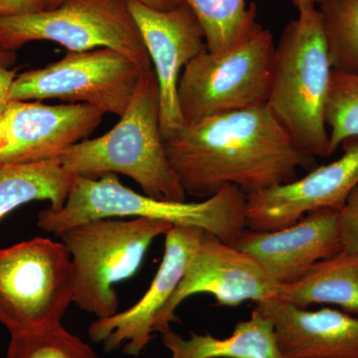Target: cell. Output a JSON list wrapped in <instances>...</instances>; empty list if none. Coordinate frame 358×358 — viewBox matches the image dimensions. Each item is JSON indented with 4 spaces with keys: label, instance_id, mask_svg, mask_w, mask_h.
I'll use <instances>...</instances> for the list:
<instances>
[{
    "label": "cell",
    "instance_id": "4fadbf2b",
    "mask_svg": "<svg viewBox=\"0 0 358 358\" xmlns=\"http://www.w3.org/2000/svg\"><path fill=\"white\" fill-rule=\"evenodd\" d=\"M345 154L291 182L250 193L246 201V228L281 229L298 222L310 212L339 210L358 185V141H345Z\"/></svg>",
    "mask_w": 358,
    "mask_h": 358
},
{
    "label": "cell",
    "instance_id": "d6986e66",
    "mask_svg": "<svg viewBox=\"0 0 358 358\" xmlns=\"http://www.w3.org/2000/svg\"><path fill=\"white\" fill-rule=\"evenodd\" d=\"M74 178L59 157L32 164H0V220L32 201L48 200L49 209L60 210Z\"/></svg>",
    "mask_w": 358,
    "mask_h": 358
},
{
    "label": "cell",
    "instance_id": "8992f818",
    "mask_svg": "<svg viewBox=\"0 0 358 358\" xmlns=\"http://www.w3.org/2000/svg\"><path fill=\"white\" fill-rule=\"evenodd\" d=\"M275 57L272 33L260 24L224 53L201 52L179 78V108L185 124L267 105Z\"/></svg>",
    "mask_w": 358,
    "mask_h": 358
},
{
    "label": "cell",
    "instance_id": "52a82bcc",
    "mask_svg": "<svg viewBox=\"0 0 358 358\" xmlns=\"http://www.w3.org/2000/svg\"><path fill=\"white\" fill-rule=\"evenodd\" d=\"M33 41H51L69 52H121L143 72L152 70L128 0H65L55 8L0 18V49L16 52Z\"/></svg>",
    "mask_w": 358,
    "mask_h": 358
},
{
    "label": "cell",
    "instance_id": "7c38bea8",
    "mask_svg": "<svg viewBox=\"0 0 358 358\" xmlns=\"http://www.w3.org/2000/svg\"><path fill=\"white\" fill-rule=\"evenodd\" d=\"M128 4L159 82L160 133L164 141L185 126L179 108V78L187 63L206 50L203 29L185 1L169 10L136 0H128Z\"/></svg>",
    "mask_w": 358,
    "mask_h": 358
},
{
    "label": "cell",
    "instance_id": "cb8c5ba5",
    "mask_svg": "<svg viewBox=\"0 0 358 358\" xmlns=\"http://www.w3.org/2000/svg\"><path fill=\"white\" fill-rule=\"evenodd\" d=\"M338 222L343 250L358 255V185L338 211Z\"/></svg>",
    "mask_w": 358,
    "mask_h": 358
},
{
    "label": "cell",
    "instance_id": "ba28073f",
    "mask_svg": "<svg viewBox=\"0 0 358 358\" xmlns=\"http://www.w3.org/2000/svg\"><path fill=\"white\" fill-rule=\"evenodd\" d=\"M73 298L62 242L34 238L0 249V322L10 334L62 324Z\"/></svg>",
    "mask_w": 358,
    "mask_h": 358
},
{
    "label": "cell",
    "instance_id": "277c9868",
    "mask_svg": "<svg viewBox=\"0 0 358 358\" xmlns=\"http://www.w3.org/2000/svg\"><path fill=\"white\" fill-rule=\"evenodd\" d=\"M331 67L319 9L299 11L275 46L267 106L303 154L329 157L326 103Z\"/></svg>",
    "mask_w": 358,
    "mask_h": 358
},
{
    "label": "cell",
    "instance_id": "5b68a950",
    "mask_svg": "<svg viewBox=\"0 0 358 358\" xmlns=\"http://www.w3.org/2000/svg\"><path fill=\"white\" fill-rule=\"evenodd\" d=\"M173 225L148 218L98 219L61 233L72 268L73 303L106 319L119 313L114 287L140 270L150 245Z\"/></svg>",
    "mask_w": 358,
    "mask_h": 358
},
{
    "label": "cell",
    "instance_id": "603a6c76",
    "mask_svg": "<svg viewBox=\"0 0 358 358\" xmlns=\"http://www.w3.org/2000/svg\"><path fill=\"white\" fill-rule=\"evenodd\" d=\"M6 358H99L62 324L11 334Z\"/></svg>",
    "mask_w": 358,
    "mask_h": 358
},
{
    "label": "cell",
    "instance_id": "f546056e",
    "mask_svg": "<svg viewBox=\"0 0 358 358\" xmlns=\"http://www.w3.org/2000/svg\"><path fill=\"white\" fill-rule=\"evenodd\" d=\"M310 1H312V3L315 4V6H317V4H319L322 0H310Z\"/></svg>",
    "mask_w": 358,
    "mask_h": 358
},
{
    "label": "cell",
    "instance_id": "f1b7e54d",
    "mask_svg": "<svg viewBox=\"0 0 358 358\" xmlns=\"http://www.w3.org/2000/svg\"><path fill=\"white\" fill-rule=\"evenodd\" d=\"M292 2L298 8L299 11L305 10V9L315 6L310 0H292Z\"/></svg>",
    "mask_w": 358,
    "mask_h": 358
},
{
    "label": "cell",
    "instance_id": "2e32d148",
    "mask_svg": "<svg viewBox=\"0 0 358 358\" xmlns=\"http://www.w3.org/2000/svg\"><path fill=\"white\" fill-rule=\"evenodd\" d=\"M274 322L284 358H358V317L307 310L277 298L256 303Z\"/></svg>",
    "mask_w": 358,
    "mask_h": 358
},
{
    "label": "cell",
    "instance_id": "83f0119b",
    "mask_svg": "<svg viewBox=\"0 0 358 358\" xmlns=\"http://www.w3.org/2000/svg\"><path fill=\"white\" fill-rule=\"evenodd\" d=\"M16 62V52L3 51L0 49V67L11 68Z\"/></svg>",
    "mask_w": 358,
    "mask_h": 358
},
{
    "label": "cell",
    "instance_id": "8fae6325",
    "mask_svg": "<svg viewBox=\"0 0 358 358\" xmlns=\"http://www.w3.org/2000/svg\"><path fill=\"white\" fill-rule=\"evenodd\" d=\"M105 114L87 103L10 101L0 117V164L57 159L93 133Z\"/></svg>",
    "mask_w": 358,
    "mask_h": 358
},
{
    "label": "cell",
    "instance_id": "ffe728a7",
    "mask_svg": "<svg viewBox=\"0 0 358 358\" xmlns=\"http://www.w3.org/2000/svg\"><path fill=\"white\" fill-rule=\"evenodd\" d=\"M199 20L207 50L221 54L229 50L249 34L256 22L255 3L246 0H183Z\"/></svg>",
    "mask_w": 358,
    "mask_h": 358
},
{
    "label": "cell",
    "instance_id": "30bf717a",
    "mask_svg": "<svg viewBox=\"0 0 358 358\" xmlns=\"http://www.w3.org/2000/svg\"><path fill=\"white\" fill-rule=\"evenodd\" d=\"M279 291L280 284L253 257L205 231L178 288L160 313L155 333H166L171 322H178L179 305L195 294H211L218 306L237 307L246 301L277 298Z\"/></svg>",
    "mask_w": 358,
    "mask_h": 358
},
{
    "label": "cell",
    "instance_id": "6da1fadb",
    "mask_svg": "<svg viewBox=\"0 0 358 358\" xmlns=\"http://www.w3.org/2000/svg\"><path fill=\"white\" fill-rule=\"evenodd\" d=\"M164 143L186 194L202 200L226 185L248 195L291 182L315 166L267 105L185 124Z\"/></svg>",
    "mask_w": 358,
    "mask_h": 358
},
{
    "label": "cell",
    "instance_id": "44dd1931",
    "mask_svg": "<svg viewBox=\"0 0 358 358\" xmlns=\"http://www.w3.org/2000/svg\"><path fill=\"white\" fill-rule=\"evenodd\" d=\"M317 6L331 67L358 74V0H322Z\"/></svg>",
    "mask_w": 358,
    "mask_h": 358
},
{
    "label": "cell",
    "instance_id": "7402d4cb",
    "mask_svg": "<svg viewBox=\"0 0 358 358\" xmlns=\"http://www.w3.org/2000/svg\"><path fill=\"white\" fill-rule=\"evenodd\" d=\"M324 117L329 155L345 141L358 138V74L331 71Z\"/></svg>",
    "mask_w": 358,
    "mask_h": 358
},
{
    "label": "cell",
    "instance_id": "d4e9b609",
    "mask_svg": "<svg viewBox=\"0 0 358 358\" xmlns=\"http://www.w3.org/2000/svg\"><path fill=\"white\" fill-rule=\"evenodd\" d=\"M49 4L50 0H0V18L42 13Z\"/></svg>",
    "mask_w": 358,
    "mask_h": 358
},
{
    "label": "cell",
    "instance_id": "9a60e30c",
    "mask_svg": "<svg viewBox=\"0 0 358 358\" xmlns=\"http://www.w3.org/2000/svg\"><path fill=\"white\" fill-rule=\"evenodd\" d=\"M338 211L310 212L298 222L278 230L245 228L233 246L253 257L278 284H291L315 264L343 251Z\"/></svg>",
    "mask_w": 358,
    "mask_h": 358
},
{
    "label": "cell",
    "instance_id": "e0dca14e",
    "mask_svg": "<svg viewBox=\"0 0 358 358\" xmlns=\"http://www.w3.org/2000/svg\"><path fill=\"white\" fill-rule=\"evenodd\" d=\"M162 336L171 358H284L274 322L258 306L249 320L238 322L228 338L192 333V338L185 339L171 329Z\"/></svg>",
    "mask_w": 358,
    "mask_h": 358
},
{
    "label": "cell",
    "instance_id": "3957f363",
    "mask_svg": "<svg viewBox=\"0 0 358 358\" xmlns=\"http://www.w3.org/2000/svg\"><path fill=\"white\" fill-rule=\"evenodd\" d=\"M159 112V82L152 69L141 75L128 109L114 128L99 138L80 141L59 159L74 176L124 174L148 196L185 201L186 193L164 148Z\"/></svg>",
    "mask_w": 358,
    "mask_h": 358
},
{
    "label": "cell",
    "instance_id": "ac0fdd59",
    "mask_svg": "<svg viewBox=\"0 0 358 358\" xmlns=\"http://www.w3.org/2000/svg\"><path fill=\"white\" fill-rule=\"evenodd\" d=\"M277 299L301 308L334 305L358 315V255L339 252L320 261L298 281L280 285Z\"/></svg>",
    "mask_w": 358,
    "mask_h": 358
},
{
    "label": "cell",
    "instance_id": "7a4b0ae2",
    "mask_svg": "<svg viewBox=\"0 0 358 358\" xmlns=\"http://www.w3.org/2000/svg\"><path fill=\"white\" fill-rule=\"evenodd\" d=\"M247 194L235 185L199 202L171 201L148 196L126 187L117 174L98 178L75 176L64 206L39 212L37 225L46 232L64 231L98 219L148 218L173 226H192L233 245L246 228Z\"/></svg>",
    "mask_w": 358,
    "mask_h": 358
},
{
    "label": "cell",
    "instance_id": "9c48e42d",
    "mask_svg": "<svg viewBox=\"0 0 358 358\" xmlns=\"http://www.w3.org/2000/svg\"><path fill=\"white\" fill-rule=\"evenodd\" d=\"M143 73L114 49L68 52L46 67L18 74L11 87L10 101L57 99L94 106L120 117L128 109Z\"/></svg>",
    "mask_w": 358,
    "mask_h": 358
},
{
    "label": "cell",
    "instance_id": "5bb4252c",
    "mask_svg": "<svg viewBox=\"0 0 358 358\" xmlns=\"http://www.w3.org/2000/svg\"><path fill=\"white\" fill-rule=\"evenodd\" d=\"M204 232L192 226H173L166 234L164 257L150 288L133 307L92 322L88 331L92 341L103 343L108 352L126 343L124 352L138 357L152 339L160 313L178 288Z\"/></svg>",
    "mask_w": 358,
    "mask_h": 358
},
{
    "label": "cell",
    "instance_id": "484cf974",
    "mask_svg": "<svg viewBox=\"0 0 358 358\" xmlns=\"http://www.w3.org/2000/svg\"><path fill=\"white\" fill-rule=\"evenodd\" d=\"M17 75L15 69L0 67V117L10 102L11 87Z\"/></svg>",
    "mask_w": 358,
    "mask_h": 358
},
{
    "label": "cell",
    "instance_id": "4316f807",
    "mask_svg": "<svg viewBox=\"0 0 358 358\" xmlns=\"http://www.w3.org/2000/svg\"><path fill=\"white\" fill-rule=\"evenodd\" d=\"M65 0H50L49 9L55 8L60 6ZM145 6L152 7V8L159 9V10H169V9L174 8V7L182 3L183 0H136Z\"/></svg>",
    "mask_w": 358,
    "mask_h": 358
}]
</instances>
